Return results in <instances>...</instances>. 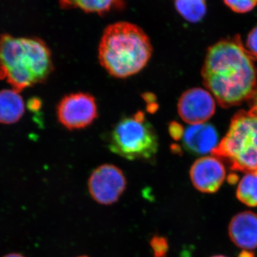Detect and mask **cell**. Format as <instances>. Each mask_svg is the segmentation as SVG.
I'll list each match as a JSON object with an SVG mask.
<instances>
[{
    "label": "cell",
    "mask_w": 257,
    "mask_h": 257,
    "mask_svg": "<svg viewBox=\"0 0 257 257\" xmlns=\"http://www.w3.org/2000/svg\"><path fill=\"white\" fill-rule=\"evenodd\" d=\"M257 55L236 35L209 47L202 69L204 85L224 108L249 101L257 89Z\"/></svg>",
    "instance_id": "6da1fadb"
},
{
    "label": "cell",
    "mask_w": 257,
    "mask_h": 257,
    "mask_svg": "<svg viewBox=\"0 0 257 257\" xmlns=\"http://www.w3.org/2000/svg\"><path fill=\"white\" fill-rule=\"evenodd\" d=\"M53 71L52 53L41 39L0 35V80L21 92L46 82Z\"/></svg>",
    "instance_id": "7a4b0ae2"
},
{
    "label": "cell",
    "mask_w": 257,
    "mask_h": 257,
    "mask_svg": "<svg viewBox=\"0 0 257 257\" xmlns=\"http://www.w3.org/2000/svg\"><path fill=\"white\" fill-rule=\"evenodd\" d=\"M150 38L135 24L119 22L104 30L99 45V60L111 76L125 79L143 70L152 55Z\"/></svg>",
    "instance_id": "3957f363"
},
{
    "label": "cell",
    "mask_w": 257,
    "mask_h": 257,
    "mask_svg": "<svg viewBox=\"0 0 257 257\" xmlns=\"http://www.w3.org/2000/svg\"><path fill=\"white\" fill-rule=\"evenodd\" d=\"M211 154L227 162L231 170L245 174L257 172V114L249 110L236 113Z\"/></svg>",
    "instance_id": "277c9868"
},
{
    "label": "cell",
    "mask_w": 257,
    "mask_h": 257,
    "mask_svg": "<svg viewBox=\"0 0 257 257\" xmlns=\"http://www.w3.org/2000/svg\"><path fill=\"white\" fill-rule=\"evenodd\" d=\"M108 145L111 152L126 160H151L158 151L159 140L151 123L143 112L138 111L115 124Z\"/></svg>",
    "instance_id": "5b68a950"
},
{
    "label": "cell",
    "mask_w": 257,
    "mask_h": 257,
    "mask_svg": "<svg viewBox=\"0 0 257 257\" xmlns=\"http://www.w3.org/2000/svg\"><path fill=\"white\" fill-rule=\"evenodd\" d=\"M61 124L69 130H82L90 126L98 116L95 98L85 92L72 93L64 96L57 108Z\"/></svg>",
    "instance_id": "8992f818"
},
{
    "label": "cell",
    "mask_w": 257,
    "mask_h": 257,
    "mask_svg": "<svg viewBox=\"0 0 257 257\" xmlns=\"http://www.w3.org/2000/svg\"><path fill=\"white\" fill-rule=\"evenodd\" d=\"M126 187L122 171L113 165L99 166L93 171L88 180V189L94 201L110 205L119 200Z\"/></svg>",
    "instance_id": "52a82bcc"
},
{
    "label": "cell",
    "mask_w": 257,
    "mask_h": 257,
    "mask_svg": "<svg viewBox=\"0 0 257 257\" xmlns=\"http://www.w3.org/2000/svg\"><path fill=\"white\" fill-rule=\"evenodd\" d=\"M215 101L209 91L192 88L179 98L177 109L179 116L191 125L203 124L215 112Z\"/></svg>",
    "instance_id": "ba28073f"
},
{
    "label": "cell",
    "mask_w": 257,
    "mask_h": 257,
    "mask_svg": "<svg viewBox=\"0 0 257 257\" xmlns=\"http://www.w3.org/2000/svg\"><path fill=\"white\" fill-rule=\"evenodd\" d=\"M189 175L193 185L198 191L211 194L216 192L224 183L226 170L223 161L212 155L194 162Z\"/></svg>",
    "instance_id": "9c48e42d"
},
{
    "label": "cell",
    "mask_w": 257,
    "mask_h": 257,
    "mask_svg": "<svg viewBox=\"0 0 257 257\" xmlns=\"http://www.w3.org/2000/svg\"><path fill=\"white\" fill-rule=\"evenodd\" d=\"M230 239L238 247L246 251L257 248V214L243 211L233 217L229 226Z\"/></svg>",
    "instance_id": "30bf717a"
},
{
    "label": "cell",
    "mask_w": 257,
    "mask_h": 257,
    "mask_svg": "<svg viewBox=\"0 0 257 257\" xmlns=\"http://www.w3.org/2000/svg\"><path fill=\"white\" fill-rule=\"evenodd\" d=\"M217 133L210 124H194L187 128L184 135L186 148L193 153L205 155L217 147Z\"/></svg>",
    "instance_id": "8fae6325"
},
{
    "label": "cell",
    "mask_w": 257,
    "mask_h": 257,
    "mask_svg": "<svg viewBox=\"0 0 257 257\" xmlns=\"http://www.w3.org/2000/svg\"><path fill=\"white\" fill-rule=\"evenodd\" d=\"M20 92L16 89L0 91V123L12 124L23 117L25 104Z\"/></svg>",
    "instance_id": "7c38bea8"
},
{
    "label": "cell",
    "mask_w": 257,
    "mask_h": 257,
    "mask_svg": "<svg viewBox=\"0 0 257 257\" xmlns=\"http://www.w3.org/2000/svg\"><path fill=\"white\" fill-rule=\"evenodd\" d=\"M63 10L79 9L86 13H95L99 15L124 9L123 0H60Z\"/></svg>",
    "instance_id": "4fadbf2b"
},
{
    "label": "cell",
    "mask_w": 257,
    "mask_h": 257,
    "mask_svg": "<svg viewBox=\"0 0 257 257\" xmlns=\"http://www.w3.org/2000/svg\"><path fill=\"white\" fill-rule=\"evenodd\" d=\"M236 197L248 207H257V172L245 174L238 184Z\"/></svg>",
    "instance_id": "5bb4252c"
},
{
    "label": "cell",
    "mask_w": 257,
    "mask_h": 257,
    "mask_svg": "<svg viewBox=\"0 0 257 257\" xmlns=\"http://www.w3.org/2000/svg\"><path fill=\"white\" fill-rule=\"evenodd\" d=\"M177 12L187 21H200L207 12L206 0H175Z\"/></svg>",
    "instance_id": "9a60e30c"
},
{
    "label": "cell",
    "mask_w": 257,
    "mask_h": 257,
    "mask_svg": "<svg viewBox=\"0 0 257 257\" xmlns=\"http://www.w3.org/2000/svg\"><path fill=\"white\" fill-rule=\"evenodd\" d=\"M224 2L230 9L238 13H248L257 5V0H224Z\"/></svg>",
    "instance_id": "2e32d148"
},
{
    "label": "cell",
    "mask_w": 257,
    "mask_h": 257,
    "mask_svg": "<svg viewBox=\"0 0 257 257\" xmlns=\"http://www.w3.org/2000/svg\"><path fill=\"white\" fill-rule=\"evenodd\" d=\"M150 246L155 257H166L169 251V243L166 238L154 236L150 241Z\"/></svg>",
    "instance_id": "e0dca14e"
},
{
    "label": "cell",
    "mask_w": 257,
    "mask_h": 257,
    "mask_svg": "<svg viewBox=\"0 0 257 257\" xmlns=\"http://www.w3.org/2000/svg\"><path fill=\"white\" fill-rule=\"evenodd\" d=\"M246 48L254 55H257V27L248 34L246 40Z\"/></svg>",
    "instance_id": "ac0fdd59"
},
{
    "label": "cell",
    "mask_w": 257,
    "mask_h": 257,
    "mask_svg": "<svg viewBox=\"0 0 257 257\" xmlns=\"http://www.w3.org/2000/svg\"><path fill=\"white\" fill-rule=\"evenodd\" d=\"M170 133L172 138L175 139V140H179L182 137V134H183L182 126L178 123H171Z\"/></svg>",
    "instance_id": "d6986e66"
},
{
    "label": "cell",
    "mask_w": 257,
    "mask_h": 257,
    "mask_svg": "<svg viewBox=\"0 0 257 257\" xmlns=\"http://www.w3.org/2000/svg\"><path fill=\"white\" fill-rule=\"evenodd\" d=\"M248 102L249 103V111L253 114H257V89L252 98Z\"/></svg>",
    "instance_id": "ffe728a7"
},
{
    "label": "cell",
    "mask_w": 257,
    "mask_h": 257,
    "mask_svg": "<svg viewBox=\"0 0 257 257\" xmlns=\"http://www.w3.org/2000/svg\"><path fill=\"white\" fill-rule=\"evenodd\" d=\"M3 257H25V256H24L23 255L20 254V253H9V254L6 255V256H5Z\"/></svg>",
    "instance_id": "44dd1931"
},
{
    "label": "cell",
    "mask_w": 257,
    "mask_h": 257,
    "mask_svg": "<svg viewBox=\"0 0 257 257\" xmlns=\"http://www.w3.org/2000/svg\"><path fill=\"white\" fill-rule=\"evenodd\" d=\"M211 257H227V256H223V255H217V256H211Z\"/></svg>",
    "instance_id": "7402d4cb"
},
{
    "label": "cell",
    "mask_w": 257,
    "mask_h": 257,
    "mask_svg": "<svg viewBox=\"0 0 257 257\" xmlns=\"http://www.w3.org/2000/svg\"><path fill=\"white\" fill-rule=\"evenodd\" d=\"M78 257H89V256H78Z\"/></svg>",
    "instance_id": "603a6c76"
}]
</instances>
